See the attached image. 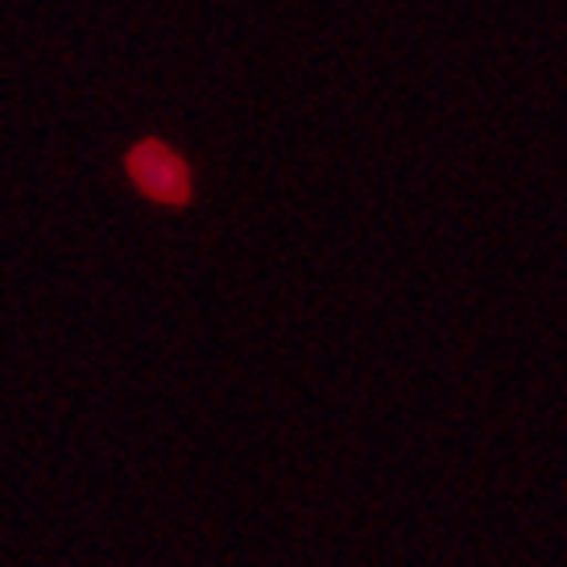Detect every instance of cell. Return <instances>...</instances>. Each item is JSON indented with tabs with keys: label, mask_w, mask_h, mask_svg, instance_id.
I'll return each instance as SVG.
<instances>
[{
	"label": "cell",
	"mask_w": 567,
	"mask_h": 567,
	"mask_svg": "<svg viewBox=\"0 0 567 567\" xmlns=\"http://www.w3.org/2000/svg\"><path fill=\"white\" fill-rule=\"evenodd\" d=\"M128 174L133 183L150 195V199H162V204H183L190 195V174L183 166V158L166 150L162 142H142L133 154H128Z\"/></svg>",
	"instance_id": "6da1fadb"
}]
</instances>
